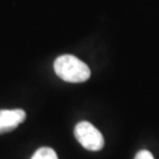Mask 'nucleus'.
Masks as SVG:
<instances>
[{"label": "nucleus", "instance_id": "obj_1", "mask_svg": "<svg viewBox=\"0 0 159 159\" xmlns=\"http://www.w3.org/2000/svg\"><path fill=\"white\" fill-rule=\"evenodd\" d=\"M53 67L58 77L67 83H84L91 75L89 66L71 54L58 57L54 60Z\"/></svg>", "mask_w": 159, "mask_h": 159}, {"label": "nucleus", "instance_id": "obj_2", "mask_svg": "<svg viewBox=\"0 0 159 159\" xmlns=\"http://www.w3.org/2000/svg\"><path fill=\"white\" fill-rule=\"evenodd\" d=\"M74 136L80 145L90 151H99L104 148V137L100 131L89 121H80L74 127Z\"/></svg>", "mask_w": 159, "mask_h": 159}, {"label": "nucleus", "instance_id": "obj_3", "mask_svg": "<svg viewBox=\"0 0 159 159\" xmlns=\"http://www.w3.org/2000/svg\"><path fill=\"white\" fill-rule=\"evenodd\" d=\"M26 119V113L21 108L0 110V134L11 132Z\"/></svg>", "mask_w": 159, "mask_h": 159}, {"label": "nucleus", "instance_id": "obj_4", "mask_svg": "<svg viewBox=\"0 0 159 159\" xmlns=\"http://www.w3.org/2000/svg\"><path fill=\"white\" fill-rule=\"evenodd\" d=\"M31 159H58V156L53 148L44 146L37 150Z\"/></svg>", "mask_w": 159, "mask_h": 159}, {"label": "nucleus", "instance_id": "obj_5", "mask_svg": "<svg viewBox=\"0 0 159 159\" xmlns=\"http://www.w3.org/2000/svg\"><path fill=\"white\" fill-rule=\"evenodd\" d=\"M134 159H154V158L151 152H148L146 150H142V151H139V152L136 154Z\"/></svg>", "mask_w": 159, "mask_h": 159}]
</instances>
